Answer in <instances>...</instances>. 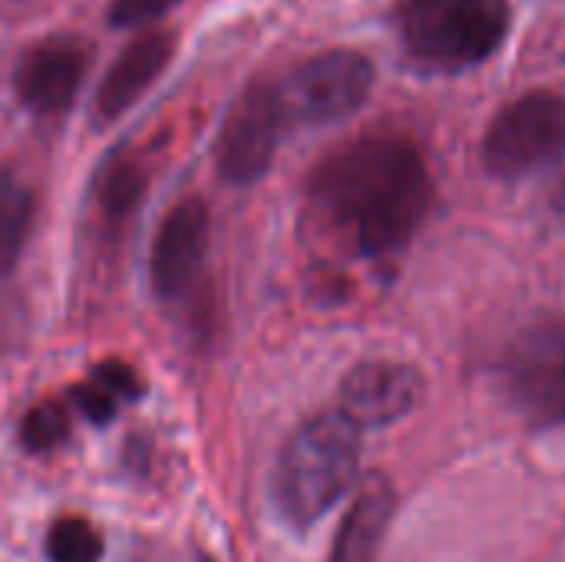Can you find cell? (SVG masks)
<instances>
[{"label": "cell", "mask_w": 565, "mask_h": 562, "mask_svg": "<svg viewBox=\"0 0 565 562\" xmlns=\"http://www.w3.org/2000/svg\"><path fill=\"white\" fill-rule=\"evenodd\" d=\"M86 70V53L76 40H43L33 50L23 53V60L17 63V96L23 106H30L33 113H63L83 79Z\"/></svg>", "instance_id": "cell-10"}, {"label": "cell", "mask_w": 565, "mask_h": 562, "mask_svg": "<svg viewBox=\"0 0 565 562\" xmlns=\"http://www.w3.org/2000/svg\"><path fill=\"white\" fill-rule=\"evenodd\" d=\"M142 192V176L132 162H116L109 166L106 179H103V205L109 215H126Z\"/></svg>", "instance_id": "cell-16"}, {"label": "cell", "mask_w": 565, "mask_h": 562, "mask_svg": "<svg viewBox=\"0 0 565 562\" xmlns=\"http://www.w3.org/2000/svg\"><path fill=\"white\" fill-rule=\"evenodd\" d=\"M33 222V192L23 179H17L10 169L0 172V275H7L30 235Z\"/></svg>", "instance_id": "cell-13"}, {"label": "cell", "mask_w": 565, "mask_h": 562, "mask_svg": "<svg viewBox=\"0 0 565 562\" xmlns=\"http://www.w3.org/2000/svg\"><path fill=\"white\" fill-rule=\"evenodd\" d=\"M361 464V427H354L341 411L311 417L288 441L278 470L275 497L288 523H318L358 480Z\"/></svg>", "instance_id": "cell-2"}, {"label": "cell", "mask_w": 565, "mask_h": 562, "mask_svg": "<svg viewBox=\"0 0 565 562\" xmlns=\"http://www.w3.org/2000/svg\"><path fill=\"white\" fill-rule=\"evenodd\" d=\"M483 166L497 179H526L565 156V99L533 89L507 103L487 126L480 146Z\"/></svg>", "instance_id": "cell-4"}, {"label": "cell", "mask_w": 565, "mask_h": 562, "mask_svg": "<svg viewBox=\"0 0 565 562\" xmlns=\"http://www.w3.org/2000/svg\"><path fill=\"white\" fill-rule=\"evenodd\" d=\"M503 388L513 407L536 427L565 421V321L523 328L503 354Z\"/></svg>", "instance_id": "cell-6"}, {"label": "cell", "mask_w": 565, "mask_h": 562, "mask_svg": "<svg viewBox=\"0 0 565 562\" xmlns=\"http://www.w3.org/2000/svg\"><path fill=\"white\" fill-rule=\"evenodd\" d=\"M46 560L50 562H99L103 537L93 523L79 517H63L46 533Z\"/></svg>", "instance_id": "cell-14"}, {"label": "cell", "mask_w": 565, "mask_h": 562, "mask_svg": "<svg viewBox=\"0 0 565 562\" xmlns=\"http://www.w3.org/2000/svg\"><path fill=\"white\" fill-rule=\"evenodd\" d=\"M394 507H397V497H394L391 480L381 477V474H371L358 487V494H354V500H351V507H348V513H344V520L338 527V537H334L328 562L377 560L384 533H387V527L394 520Z\"/></svg>", "instance_id": "cell-12"}, {"label": "cell", "mask_w": 565, "mask_h": 562, "mask_svg": "<svg viewBox=\"0 0 565 562\" xmlns=\"http://www.w3.org/2000/svg\"><path fill=\"white\" fill-rule=\"evenodd\" d=\"M285 126L288 119L275 83H252L248 89H242V96L232 103L222 123L218 146H215V162L222 179L232 185L258 182L275 159Z\"/></svg>", "instance_id": "cell-7"}, {"label": "cell", "mask_w": 565, "mask_h": 562, "mask_svg": "<svg viewBox=\"0 0 565 562\" xmlns=\"http://www.w3.org/2000/svg\"><path fill=\"white\" fill-rule=\"evenodd\" d=\"M70 411L56 401H46V404H36L23 424H20V444L33 454H43V450H53L60 447L66 437H70Z\"/></svg>", "instance_id": "cell-15"}, {"label": "cell", "mask_w": 565, "mask_h": 562, "mask_svg": "<svg viewBox=\"0 0 565 562\" xmlns=\"http://www.w3.org/2000/svg\"><path fill=\"white\" fill-rule=\"evenodd\" d=\"M205 248H209V209L199 199H185L162 219L152 242L149 275L156 295L175 298L195 278Z\"/></svg>", "instance_id": "cell-9"}, {"label": "cell", "mask_w": 565, "mask_h": 562, "mask_svg": "<svg viewBox=\"0 0 565 562\" xmlns=\"http://www.w3.org/2000/svg\"><path fill=\"white\" fill-rule=\"evenodd\" d=\"M424 397V378L401 361L358 364L341 384V414L354 427H387L407 417Z\"/></svg>", "instance_id": "cell-8"}, {"label": "cell", "mask_w": 565, "mask_h": 562, "mask_svg": "<svg viewBox=\"0 0 565 562\" xmlns=\"http://www.w3.org/2000/svg\"><path fill=\"white\" fill-rule=\"evenodd\" d=\"M401 46L417 66L460 73L490 60L510 33L507 0H404L394 13Z\"/></svg>", "instance_id": "cell-3"}, {"label": "cell", "mask_w": 565, "mask_h": 562, "mask_svg": "<svg viewBox=\"0 0 565 562\" xmlns=\"http://www.w3.org/2000/svg\"><path fill=\"white\" fill-rule=\"evenodd\" d=\"M556 209H559V212H565V179L559 182V192H556Z\"/></svg>", "instance_id": "cell-20"}, {"label": "cell", "mask_w": 565, "mask_h": 562, "mask_svg": "<svg viewBox=\"0 0 565 562\" xmlns=\"http://www.w3.org/2000/svg\"><path fill=\"white\" fill-rule=\"evenodd\" d=\"M93 378H96L119 404H129V401H136V397L142 394L139 374H136L129 364H122V361H106V364H99V368L93 371Z\"/></svg>", "instance_id": "cell-19"}, {"label": "cell", "mask_w": 565, "mask_h": 562, "mask_svg": "<svg viewBox=\"0 0 565 562\" xmlns=\"http://www.w3.org/2000/svg\"><path fill=\"white\" fill-rule=\"evenodd\" d=\"M434 199L424 152L407 136L381 132L328 156L311 179V202L324 222L364 258L404 248Z\"/></svg>", "instance_id": "cell-1"}, {"label": "cell", "mask_w": 565, "mask_h": 562, "mask_svg": "<svg viewBox=\"0 0 565 562\" xmlns=\"http://www.w3.org/2000/svg\"><path fill=\"white\" fill-rule=\"evenodd\" d=\"M374 89V63L358 50H328L301 63L281 86L288 123L324 126L358 113Z\"/></svg>", "instance_id": "cell-5"}, {"label": "cell", "mask_w": 565, "mask_h": 562, "mask_svg": "<svg viewBox=\"0 0 565 562\" xmlns=\"http://www.w3.org/2000/svg\"><path fill=\"white\" fill-rule=\"evenodd\" d=\"M172 33H146L136 43H129L119 60L109 66L106 79L99 83L96 93V116L99 119H116L122 116L169 66L172 60Z\"/></svg>", "instance_id": "cell-11"}, {"label": "cell", "mask_w": 565, "mask_h": 562, "mask_svg": "<svg viewBox=\"0 0 565 562\" xmlns=\"http://www.w3.org/2000/svg\"><path fill=\"white\" fill-rule=\"evenodd\" d=\"M73 404H76V411H79L86 421H93V424H109V421L116 417V411H119V401H116L96 378H89L86 384H79V388L73 391Z\"/></svg>", "instance_id": "cell-17"}, {"label": "cell", "mask_w": 565, "mask_h": 562, "mask_svg": "<svg viewBox=\"0 0 565 562\" xmlns=\"http://www.w3.org/2000/svg\"><path fill=\"white\" fill-rule=\"evenodd\" d=\"M179 0H113L109 23L113 26H142L166 17Z\"/></svg>", "instance_id": "cell-18"}]
</instances>
